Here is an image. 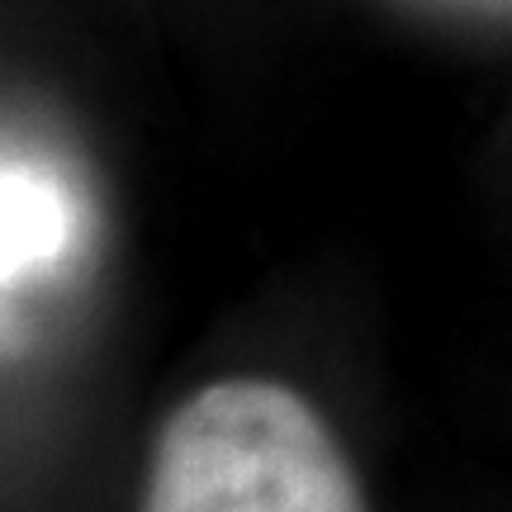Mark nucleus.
<instances>
[{"instance_id":"2","label":"nucleus","mask_w":512,"mask_h":512,"mask_svg":"<svg viewBox=\"0 0 512 512\" xmlns=\"http://www.w3.org/2000/svg\"><path fill=\"white\" fill-rule=\"evenodd\" d=\"M76 209L67 185L24 162H0V304L72 256Z\"/></svg>"},{"instance_id":"1","label":"nucleus","mask_w":512,"mask_h":512,"mask_svg":"<svg viewBox=\"0 0 512 512\" xmlns=\"http://www.w3.org/2000/svg\"><path fill=\"white\" fill-rule=\"evenodd\" d=\"M143 512H366L309 399L271 380H219L166 418Z\"/></svg>"}]
</instances>
